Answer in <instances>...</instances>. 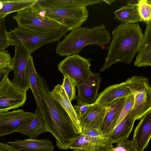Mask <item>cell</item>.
I'll list each match as a JSON object with an SVG mask.
<instances>
[{
  "label": "cell",
  "mask_w": 151,
  "mask_h": 151,
  "mask_svg": "<svg viewBox=\"0 0 151 151\" xmlns=\"http://www.w3.org/2000/svg\"><path fill=\"white\" fill-rule=\"evenodd\" d=\"M36 79L39 96L46 114L45 121L46 129L55 137L57 147L60 149L67 150L80 134L67 113L51 96L45 79L37 73Z\"/></svg>",
  "instance_id": "cell-1"
},
{
  "label": "cell",
  "mask_w": 151,
  "mask_h": 151,
  "mask_svg": "<svg viewBox=\"0 0 151 151\" xmlns=\"http://www.w3.org/2000/svg\"><path fill=\"white\" fill-rule=\"evenodd\" d=\"M112 35V40L100 72L108 69L116 63L130 64L138 52L144 37L140 25L137 23H121L113 30Z\"/></svg>",
  "instance_id": "cell-2"
},
{
  "label": "cell",
  "mask_w": 151,
  "mask_h": 151,
  "mask_svg": "<svg viewBox=\"0 0 151 151\" xmlns=\"http://www.w3.org/2000/svg\"><path fill=\"white\" fill-rule=\"evenodd\" d=\"M110 33L104 24L93 27H80L71 30L58 42L55 52L60 56L78 54L86 45L104 46L110 43Z\"/></svg>",
  "instance_id": "cell-3"
},
{
  "label": "cell",
  "mask_w": 151,
  "mask_h": 151,
  "mask_svg": "<svg viewBox=\"0 0 151 151\" xmlns=\"http://www.w3.org/2000/svg\"><path fill=\"white\" fill-rule=\"evenodd\" d=\"M31 8L40 16L60 24L69 31L81 27L89 16L86 7L68 8L34 5Z\"/></svg>",
  "instance_id": "cell-4"
},
{
  "label": "cell",
  "mask_w": 151,
  "mask_h": 151,
  "mask_svg": "<svg viewBox=\"0 0 151 151\" xmlns=\"http://www.w3.org/2000/svg\"><path fill=\"white\" fill-rule=\"evenodd\" d=\"M69 31L59 32L49 34H37L17 27L8 32L9 46H20L31 55L44 45L58 41Z\"/></svg>",
  "instance_id": "cell-5"
},
{
  "label": "cell",
  "mask_w": 151,
  "mask_h": 151,
  "mask_svg": "<svg viewBox=\"0 0 151 151\" xmlns=\"http://www.w3.org/2000/svg\"><path fill=\"white\" fill-rule=\"evenodd\" d=\"M12 18L17 22L18 27L39 34L47 35L69 31L60 24L40 16L31 8L17 12Z\"/></svg>",
  "instance_id": "cell-6"
},
{
  "label": "cell",
  "mask_w": 151,
  "mask_h": 151,
  "mask_svg": "<svg viewBox=\"0 0 151 151\" xmlns=\"http://www.w3.org/2000/svg\"><path fill=\"white\" fill-rule=\"evenodd\" d=\"M149 84L147 78L142 76H133L124 82L106 88L99 94L94 104L106 106L117 99L135 94Z\"/></svg>",
  "instance_id": "cell-7"
},
{
  "label": "cell",
  "mask_w": 151,
  "mask_h": 151,
  "mask_svg": "<svg viewBox=\"0 0 151 151\" xmlns=\"http://www.w3.org/2000/svg\"><path fill=\"white\" fill-rule=\"evenodd\" d=\"M90 60L78 54L67 56L58 65V69L76 83V86L82 84L92 74Z\"/></svg>",
  "instance_id": "cell-8"
},
{
  "label": "cell",
  "mask_w": 151,
  "mask_h": 151,
  "mask_svg": "<svg viewBox=\"0 0 151 151\" xmlns=\"http://www.w3.org/2000/svg\"><path fill=\"white\" fill-rule=\"evenodd\" d=\"M27 93L14 85L7 76L0 84V112L8 111L22 106Z\"/></svg>",
  "instance_id": "cell-9"
},
{
  "label": "cell",
  "mask_w": 151,
  "mask_h": 151,
  "mask_svg": "<svg viewBox=\"0 0 151 151\" xmlns=\"http://www.w3.org/2000/svg\"><path fill=\"white\" fill-rule=\"evenodd\" d=\"M30 53L20 46H15V53L12 58V70L13 78L11 81L19 88L26 92L30 88L27 73V65Z\"/></svg>",
  "instance_id": "cell-10"
},
{
  "label": "cell",
  "mask_w": 151,
  "mask_h": 151,
  "mask_svg": "<svg viewBox=\"0 0 151 151\" xmlns=\"http://www.w3.org/2000/svg\"><path fill=\"white\" fill-rule=\"evenodd\" d=\"M35 115L22 109L0 112V137L17 132L30 122Z\"/></svg>",
  "instance_id": "cell-11"
},
{
  "label": "cell",
  "mask_w": 151,
  "mask_h": 151,
  "mask_svg": "<svg viewBox=\"0 0 151 151\" xmlns=\"http://www.w3.org/2000/svg\"><path fill=\"white\" fill-rule=\"evenodd\" d=\"M101 81L99 73H92L82 84L77 86L78 93L76 99L78 104H94L99 96Z\"/></svg>",
  "instance_id": "cell-12"
},
{
  "label": "cell",
  "mask_w": 151,
  "mask_h": 151,
  "mask_svg": "<svg viewBox=\"0 0 151 151\" xmlns=\"http://www.w3.org/2000/svg\"><path fill=\"white\" fill-rule=\"evenodd\" d=\"M151 136V110L143 115L136 127L133 139L137 151H144L149 144Z\"/></svg>",
  "instance_id": "cell-13"
},
{
  "label": "cell",
  "mask_w": 151,
  "mask_h": 151,
  "mask_svg": "<svg viewBox=\"0 0 151 151\" xmlns=\"http://www.w3.org/2000/svg\"><path fill=\"white\" fill-rule=\"evenodd\" d=\"M126 97L117 99L106 106L107 111L101 128L106 138H108L115 127L124 106Z\"/></svg>",
  "instance_id": "cell-14"
},
{
  "label": "cell",
  "mask_w": 151,
  "mask_h": 151,
  "mask_svg": "<svg viewBox=\"0 0 151 151\" xmlns=\"http://www.w3.org/2000/svg\"><path fill=\"white\" fill-rule=\"evenodd\" d=\"M50 94L52 98L57 101L67 113L78 131L81 134L83 129L81 121L76 114L62 85L58 84L50 92Z\"/></svg>",
  "instance_id": "cell-15"
},
{
  "label": "cell",
  "mask_w": 151,
  "mask_h": 151,
  "mask_svg": "<svg viewBox=\"0 0 151 151\" xmlns=\"http://www.w3.org/2000/svg\"><path fill=\"white\" fill-rule=\"evenodd\" d=\"M113 146L81 134L71 142L69 149L73 151H111Z\"/></svg>",
  "instance_id": "cell-16"
},
{
  "label": "cell",
  "mask_w": 151,
  "mask_h": 151,
  "mask_svg": "<svg viewBox=\"0 0 151 151\" xmlns=\"http://www.w3.org/2000/svg\"><path fill=\"white\" fill-rule=\"evenodd\" d=\"M106 111V106L94 104L81 118L83 129H95L101 131Z\"/></svg>",
  "instance_id": "cell-17"
},
{
  "label": "cell",
  "mask_w": 151,
  "mask_h": 151,
  "mask_svg": "<svg viewBox=\"0 0 151 151\" xmlns=\"http://www.w3.org/2000/svg\"><path fill=\"white\" fill-rule=\"evenodd\" d=\"M135 120L132 109L113 129L108 138L110 143H116L127 139L132 130Z\"/></svg>",
  "instance_id": "cell-18"
},
{
  "label": "cell",
  "mask_w": 151,
  "mask_h": 151,
  "mask_svg": "<svg viewBox=\"0 0 151 151\" xmlns=\"http://www.w3.org/2000/svg\"><path fill=\"white\" fill-rule=\"evenodd\" d=\"M146 23L143 40L134 63L137 67L151 66V19Z\"/></svg>",
  "instance_id": "cell-19"
},
{
  "label": "cell",
  "mask_w": 151,
  "mask_h": 151,
  "mask_svg": "<svg viewBox=\"0 0 151 151\" xmlns=\"http://www.w3.org/2000/svg\"><path fill=\"white\" fill-rule=\"evenodd\" d=\"M135 120H139L151 110V87L150 84L134 94L133 108Z\"/></svg>",
  "instance_id": "cell-20"
},
{
  "label": "cell",
  "mask_w": 151,
  "mask_h": 151,
  "mask_svg": "<svg viewBox=\"0 0 151 151\" xmlns=\"http://www.w3.org/2000/svg\"><path fill=\"white\" fill-rule=\"evenodd\" d=\"M6 143L17 150L26 149L42 151H53L54 146L52 142L47 139H16L14 141H7Z\"/></svg>",
  "instance_id": "cell-21"
},
{
  "label": "cell",
  "mask_w": 151,
  "mask_h": 151,
  "mask_svg": "<svg viewBox=\"0 0 151 151\" xmlns=\"http://www.w3.org/2000/svg\"><path fill=\"white\" fill-rule=\"evenodd\" d=\"M101 0H37L34 5L68 8L86 7L102 3Z\"/></svg>",
  "instance_id": "cell-22"
},
{
  "label": "cell",
  "mask_w": 151,
  "mask_h": 151,
  "mask_svg": "<svg viewBox=\"0 0 151 151\" xmlns=\"http://www.w3.org/2000/svg\"><path fill=\"white\" fill-rule=\"evenodd\" d=\"M33 119L19 129L17 132L26 135L29 138L36 139L40 134L48 132L44 120L36 108Z\"/></svg>",
  "instance_id": "cell-23"
},
{
  "label": "cell",
  "mask_w": 151,
  "mask_h": 151,
  "mask_svg": "<svg viewBox=\"0 0 151 151\" xmlns=\"http://www.w3.org/2000/svg\"><path fill=\"white\" fill-rule=\"evenodd\" d=\"M27 73L30 88L35 99L37 105L36 108L39 111L45 122L46 118V113L42 101L39 96L36 79L37 73L35 70L33 58L32 56L29 57L28 61Z\"/></svg>",
  "instance_id": "cell-24"
},
{
  "label": "cell",
  "mask_w": 151,
  "mask_h": 151,
  "mask_svg": "<svg viewBox=\"0 0 151 151\" xmlns=\"http://www.w3.org/2000/svg\"><path fill=\"white\" fill-rule=\"evenodd\" d=\"M114 18L121 23L133 24L142 22L138 11L137 4L127 2V5L114 11Z\"/></svg>",
  "instance_id": "cell-25"
},
{
  "label": "cell",
  "mask_w": 151,
  "mask_h": 151,
  "mask_svg": "<svg viewBox=\"0 0 151 151\" xmlns=\"http://www.w3.org/2000/svg\"><path fill=\"white\" fill-rule=\"evenodd\" d=\"M37 0H0V18H5L10 13L31 8Z\"/></svg>",
  "instance_id": "cell-26"
},
{
  "label": "cell",
  "mask_w": 151,
  "mask_h": 151,
  "mask_svg": "<svg viewBox=\"0 0 151 151\" xmlns=\"http://www.w3.org/2000/svg\"><path fill=\"white\" fill-rule=\"evenodd\" d=\"M138 11L142 21L145 23L151 19V1H137Z\"/></svg>",
  "instance_id": "cell-27"
},
{
  "label": "cell",
  "mask_w": 151,
  "mask_h": 151,
  "mask_svg": "<svg viewBox=\"0 0 151 151\" xmlns=\"http://www.w3.org/2000/svg\"><path fill=\"white\" fill-rule=\"evenodd\" d=\"M63 82L62 86L69 99L71 102L76 99V85L75 82L67 76H63Z\"/></svg>",
  "instance_id": "cell-28"
},
{
  "label": "cell",
  "mask_w": 151,
  "mask_h": 151,
  "mask_svg": "<svg viewBox=\"0 0 151 151\" xmlns=\"http://www.w3.org/2000/svg\"><path fill=\"white\" fill-rule=\"evenodd\" d=\"M9 46L8 32L6 28L5 18H0V50H4Z\"/></svg>",
  "instance_id": "cell-29"
},
{
  "label": "cell",
  "mask_w": 151,
  "mask_h": 151,
  "mask_svg": "<svg viewBox=\"0 0 151 151\" xmlns=\"http://www.w3.org/2000/svg\"><path fill=\"white\" fill-rule=\"evenodd\" d=\"M134 104V94L130 95L126 97L124 106L115 127L127 114L133 109Z\"/></svg>",
  "instance_id": "cell-30"
},
{
  "label": "cell",
  "mask_w": 151,
  "mask_h": 151,
  "mask_svg": "<svg viewBox=\"0 0 151 151\" xmlns=\"http://www.w3.org/2000/svg\"><path fill=\"white\" fill-rule=\"evenodd\" d=\"M111 151H137L132 140L126 139L116 143Z\"/></svg>",
  "instance_id": "cell-31"
},
{
  "label": "cell",
  "mask_w": 151,
  "mask_h": 151,
  "mask_svg": "<svg viewBox=\"0 0 151 151\" xmlns=\"http://www.w3.org/2000/svg\"><path fill=\"white\" fill-rule=\"evenodd\" d=\"M12 61L10 54L7 50H0V69H12Z\"/></svg>",
  "instance_id": "cell-32"
},
{
  "label": "cell",
  "mask_w": 151,
  "mask_h": 151,
  "mask_svg": "<svg viewBox=\"0 0 151 151\" xmlns=\"http://www.w3.org/2000/svg\"><path fill=\"white\" fill-rule=\"evenodd\" d=\"M94 104H87L82 103L78 104L75 106H73V108L77 115L80 119L86 113L88 110Z\"/></svg>",
  "instance_id": "cell-33"
},
{
  "label": "cell",
  "mask_w": 151,
  "mask_h": 151,
  "mask_svg": "<svg viewBox=\"0 0 151 151\" xmlns=\"http://www.w3.org/2000/svg\"><path fill=\"white\" fill-rule=\"evenodd\" d=\"M0 151H17V150L9 144L0 142Z\"/></svg>",
  "instance_id": "cell-34"
},
{
  "label": "cell",
  "mask_w": 151,
  "mask_h": 151,
  "mask_svg": "<svg viewBox=\"0 0 151 151\" xmlns=\"http://www.w3.org/2000/svg\"><path fill=\"white\" fill-rule=\"evenodd\" d=\"M12 70V69L10 68L0 69V84L5 77L8 75L9 72Z\"/></svg>",
  "instance_id": "cell-35"
},
{
  "label": "cell",
  "mask_w": 151,
  "mask_h": 151,
  "mask_svg": "<svg viewBox=\"0 0 151 151\" xmlns=\"http://www.w3.org/2000/svg\"><path fill=\"white\" fill-rule=\"evenodd\" d=\"M102 1V2H105L106 3L108 4H109V5H110L114 1V0H101Z\"/></svg>",
  "instance_id": "cell-36"
},
{
  "label": "cell",
  "mask_w": 151,
  "mask_h": 151,
  "mask_svg": "<svg viewBox=\"0 0 151 151\" xmlns=\"http://www.w3.org/2000/svg\"><path fill=\"white\" fill-rule=\"evenodd\" d=\"M17 151H42L20 149L17 150Z\"/></svg>",
  "instance_id": "cell-37"
}]
</instances>
